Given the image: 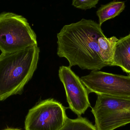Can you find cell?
Wrapping results in <instances>:
<instances>
[{"label": "cell", "instance_id": "5b68a950", "mask_svg": "<svg viewBox=\"0 0 130 130\" xmlns=\"http://www.w3.org/2000/svg\"><path fill=\"white\" fill-rule=\"evenodd\" d=\"M66 109L53 99L41 101L29 110L24 122L25 130H59L67 118Z\"/></svg>", "mask_w": 130, "mask_h": 130}, {"label": "cell", "instance_id": "7c38bea8", "mask_svg": "<svg viewBox=\"0 0 130 130\" xmlns=\"http://www.w3.org/2000/svg\"><path fill=\"white\" fill-rule=\"evenodd\" d=\"M100 0H73L72 5L75 7L86 10L96 7Z\"/></svg>", "mask_w": 130, "mask_h": 130}, {"label": "cell", "instance_id": "3957f363", "mask_svg": "<svg viewBox=\"0 0 130 130\" xmlns=\"http://www.w3.org/2000/svg\"><path fill=\"white\" fill-rule=\"evenodd\" d=\"M38 45L37 36L27 20L12 12L0 14V50L13 52Z\"/></svg>", "mask_w": 130, "mask_h": 130}, {"label": "cell", "instance_id": "8992f818", "mask_svg": "<svg viewBox=\"0 0 130 130\" xmlns=\"http://www.w3.org/2000/svg\"><path fill=\"white\" fill-rule=\"evenodd\" d=\"M81 81L88 93L130 98V75H122L92 70L82 76Z\"/></svg>", "mask_w": 130, "mask_h": 130}, {"label": "cell", "instance_id": "8fae6325", "mask_svg": "<svg viewBox=\"0 0 130 130\" xmlns=\"http://www.w3.org/2000/svg\"><path fill=\"white\" fill-rule=\"evenodd\" d=\"M59 130H97L88 120L78 117L75 119L67 118L64 125Z\"/></svg>", "mask_w": 130, "mask_h": 130}, {"label": "cell", "instance_id": "6da1fadb", "mask_svg": "<svg viewBox=\"0 0 130 130\" xmlns=\"http://www.w3.org/2000/svg\"><path fill=\"white\" fill-rule=\"evenodd\" d=\"M101 26L85 19L65 25L57 34V55L66 59L70 67L77 66L92 71L107 66L102 59L98 43L104 35Z\"/></svg>", "mask_w": 130, "mask_h": 130}, {"label": "cell", "instance_id": "30bf717a", "mask_svg": "<svg viewBox=\"0 0 130 130\" xmlns=\"http://www.w3.org/2000/svg\"><path fill=\"white\" fill-rule=\"evenodd\" d=\"M125 7V2H111L101 5L96 13L99 18V24L101 26L104 22L118 16Z\"/></svg>", "mask_w": 130, "mask_h": 130}, {"label": "cell", "instance_id": "ba28073f", "mask_svg": "<svg viewBox=\"0 0 130 130\" xmlns=\"http://www.w3.org/2000/svg\"><path fill=\"white\" fill-rule=\"evenodd\" d=\"M111 66L119 67L130 73V34L117 42Z\"/></svg>", "mask_w": 130, "mask_h": 130}, {"label": "cell", "instance_id": "277c9868", "mask_svg": "<svg viewBox=\"0 0 130 130\" xmlns=\"http://www.w3.org/2000/svg\"><path fill=\"white\" fill-rule=\"evenodd\" d=\"M91 112L97 130H114L130 123V98L98 94Z\"/></svg>", "mask_w": 130, "mask_h": 130}, {"label": "cell", "instance_id": "52a82bcc", "mask_svg": "<svg viewBox=\"0 0 130 130\" xmlns=\"http://www.w3.org/2000/svg\"><path fill=\"white\" fill-rule=\"evenodd\" d=\"M59 76L64 85L69 108L78 117H81L91 107L87 89L69 66H60Z\"/></svg>", "mask_w": 130, "mask_h": 130}, {"label": "cell", "instance_id": "4fadbf2b", "mask_svg": "<svg viewBox=\"0 0 130 130\" xmlns=\"http://www.w3.org/2000/svg\"><path fill=\"white\" fill-rule=\"evenodd\" d=\"M2 130H22L21 129H18V128H12V127H7L5 129Z\"/></svg>", "mask_w": 130, "mask_h": 130}, {"label": "cell", "instance_id": "9c48e42d", "mask_svg": "<svg viewBox=\"0 0 130 130\" xmlns=\"http://www.w3.org/2000/svg\"><path fill=\"white\" fill-rule=\"evenodd\" d=\"M118 39L115 36L107 38L105 35L98 40L102 59L107 66H111L114 55L115 45Z\"/></svg>", "mask_w": 130, "mask_h": 130}, {"label": "cell", "instance_id": "7a4b0ae2", "mask_svg": "<svg viewBox=\"0 0 130 130\" xmlns=\"http://www.w3.org/2000/svg\"><path fill=\"white\" fill-rule=\"evenodd\" d=\"M40 52L34 45L0 55V101L23 93L37 68Z\"/></svg>", "mask_w": 130, "mask_h": 130}]
</instances>
